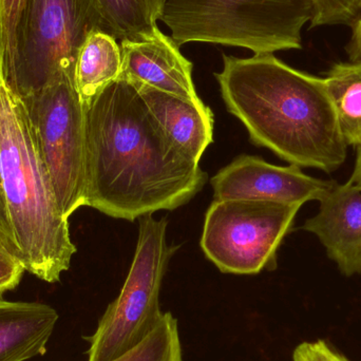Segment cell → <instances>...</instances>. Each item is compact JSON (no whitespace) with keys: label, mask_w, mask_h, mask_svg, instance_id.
<instances>
[{"label":"cell","mask_w":361,"mask_h":361,"mask_svg":"<svg viewBox=\"0 0 361 361\" xmlns=\"http://www.w3.org/2000/svg\"><path fill=\"white\" fill-rule=\"evenodd\" d=\"M85 109V206L135 221L173 210L201 191L207 173L161 130L139 91L118 78Z\"/></svg>","instance_id":"6da1fadb"},{"label":"cell","mask_w":361,"mask_h":361,"mask_svg":"<svg viewBox=\"0 0 361 361\" xmlns=\"http://www.w3.org/2000/svg\"><path fill=\"white\" fill-rule=\"evenodd\" d=\"M229 114L245 126L255 145L290 164L331 173L348 147L324 78L286 65L274 54L224 55L214 74Z\"/></svg>","instance_id":"7a4b0ae2"},{"label":"cell","mask_w":361,"mask_h":361,"mask_svg":"<svg viewBox=\"0 0 361 361\" xmlns=\"http://www.w3.org/2000/svg\"><path fill=\"white\" fill-rule=\"evenodd\" d=\"M0 244L49 283L68 271L76 247L38 152L23 99L0 80Z\"/></svg>","instance_id":"3957f363"},{"label":"cell","mask_w":361,"mask_h":361,"mask_svg":"<svg viewBox=\"0 0 361 361\" xmlns=\"http://www.w3.org/2000/svg\"><path fill=\"white\" fill-rule=\"evenodd\" d=\"M314 0H162L160 20L178 46L189 42L274 54L302 48Z\"/></svg>","instance_id":"277c9868"},{"label":"cell","mask_w":361,"mask_h":361,"mask_svg":"<svg viewBox=\"0 0 361 361\" xmlns=\"http://www.w3.org/2000/svg\"><path fill=\"white\" fill-rule=\"evenodd\" d=\"M95 31L112 35L95 0H25L2 67L6 84L25 99L59 74H74L78 52Z\"/></svg>","instance_id":"5b68a950"},{"label":"cell","mask_w":361,"mask_h":361,"mask_svg":"<svg viewBox=\"0 0 361 361\" xmlns=\"http://www.w3.org/2000/svg\"><path fill=\"white\" fill-rule=\"evenodd\" d=\"M167 220L139 218L135 257L120 295L108 305L90 343L87 361H112L143 341L162 320L160 292L178 246L166 241Z\"/></svg>","instance_id":"8992f818"},{"label":"cell","mask_w":361,"mask_h":361,"mask_svg":"<svg viewBox=\"0 0 361 361\" xmlns=\"http://www.w3.org/2000/svg\"><path fill=\"white\" fill-rule=\"evenodd\" d=\"M300 207L261 200H214L205 214L202 250L222 273L256 275L275 269L278 248Z\"/></svg>","instance_id":"52a82bcc"},{"label":"cell","mask_w":361,"mask_h":361,"mask_svg":"<svg viewBox=\"0 0 361 361\" xmlns=\"http://www.w3.org/2000/svg\"><path fill=\"white\" fill-rule=\"evenodd\" d=\"M61 214L85 206V109L74 74L63 72L23 99Z\"/></svg>","instance_id":"ba28073f"},{"label":"cell","mask_w":361,"mask_h":361,"mask_svg":"<svg viewBox=\"0 0 361 361\" xmlns=\"http://www.w3.org/2000/svg\"><path fill=\"white\" fill-rule=\"evenodd\" d=\"M210 183L214 200H261L302 206L319 201L336 182L310 177L297 165L277 166L244 154L219 171Z\"/></svg>","instance_id":"9c48e42d"},{"label":"cell","mask_w":361,"mask_h":361,"mask_svg":"<svg viewBox=\"0 0 361 361\" xmlns=\"http://www.w3.org/2000/svg\"><path fill=\"white\" fill-rule=\"evenodd\" d=\"M121 78L135 87H148L185 101L200 103L192 80V63L161 30L147 39L121 42Z\"/></svg>","instance_id":"30bf717a"},{"label":"cell","mask_w":361,"mask_h":361,"mask_svg":"<svg viewBox=\"0 0 361 361\" xmlns=\"http://www.w3.org/2000/svg\"><path fill=\"white\" fill-rule=\"evenodd\" d=\"M319 212L302 229L314 233L347 277L361 275V190L335 183L319 200Z\"/></svg>","instance_id":"8fae6325"},{"label":"cell","mask_w":361,"mask_h":361,"mask_svg":"<svg viewBox=\"0 0 361 361\" xmlns=\"http://www.w3.org/2000/svg\"><path fill=\"white\" fill-rule=\"evenodd\" d=\"M135 88L171 143L187 158L200 163L214 141V118L212 109L203 102L192 103L148 87Z\"/></svg>","instance_id":"7c38bea8"},{"label":"cell","mask_w":361,"mask_h":361,"mask_svg":"<svg viewBox=\"0 0 361 361\" xmlns=\"http://www.w3.org/2000/svg\"><path fill=\"white\" fill-rule=\"evenodd\" d=\"M59 313L44 303L0 300V361H27L46 353Z\"/></svg>","instance_id":"4fadbf2b"},{"label":"cell","mask_w":361,"mask_h":361,"mask_svg":"<svg viewBox=\"0 0 361 361\" xmlns=\"http://www.w3.org/2000/svg\"><path fill=\"white\" fill-rule=\"evenodd\" d=\"M122 73L118 39L103 31L91 33L82 44L74 68V86L82 104L89 103Z\"/></svg>","instance_id":"5bb4252c"},{"label":"cell","mask_w":361,"mask_h":361,"mask_svg":"<svg viewBox=\"0 0 361 361\" xmlns=\"http://www.w3.org/2000/svg\"><path fill=\"white\" fill-rule=\"evenodd\" d=\"M324 82L345 143L358 147L361 145V61L336 63Z\"/></svg>","instance_id":"9a60e30c"},{"label":"cell","mask_w":361,"mask_h":361,"mask_svg":"<svg viewBox=\"0 0 361 361\" xmlns=\"http://www.w3.org/2000/svg\"><path fill=\"white\" fill-rule=\"evenodd\" d=\"M116 39H147L159 31L162 0H95Z\"/></svg>","instance_id":"2e32d148"},{"label":"cell","mask_w":361,"mask_h":361,"mask_svg":"<svg viewBox=\"0 0 361 361\" xmlns=\"http://www.w3.org/2000/svg\"><path fill=\"white\" fill-rule=\"evenodd\" d=\"M112 361H184L178 320L173 314L165 313L143 341Z\"/></svg>","instance_id":"e0dca14e"},{"label":"cell","mask_w":361,"mask_h":361,"mask_svg":"<svg viewBox=\"0 0 361 361\" xmlns=\"http://www.w3.org/2000/svg\"><path fill=\"white\" fill-rule=\"evenodd\" d=\"M315 16L312 27L320 25H352L360 12L358 0H314Z\"/></svg>","instance_id":"ac0fdd59"},{"label":"cell","mask_w":361,"mask_h":361,"mask_svg":"<svg viewBox=\"0 0 361 361\" xmlns=\"http://www.w3.org/2000/svg\"><path fill=\"white\" fill-rule=\"evenodd\" d=\"M25 0H0V30L4 63L10 59L14 42L15 30Z\"/></svg>","instance_id":"d6986e66"},{"label":"cell","mask_w":361,"mask_h":361,"mask_svg":"<svg viewBox=\"0 0 361 361\" xmlns=\"http://www.w3.org/2000/svg\"><path fill=\"white\" fill-rule=\"evenodd\" d=\"M293 361H350L335 351L326 341H305L293 353Z\"/></svg>","instance_id":"ffe728a7"},{"label":"cell","mask_w":361,"mask_h":361,"mask_svg":"<svg viewBox=\"0 0 361 361\" xmlns=\"http://www.w3.org/2000/svg\"><path fill=\"white\" fill-rule=\"evenodd\" d=\"M25 271L21 263L0 244V294L14 290Z\"/></svg>","instance_id":"44dd1931"},{"label":"cell","mask_w":361,"mask_h":361,"mask_svg":"<svg viewBox=\"0 0 361 361\" xmlns=\"http://www.w3.org/2000/svg\"><path fill=\"white\" fill-rule=\"evenodd\" d=\"M353 33L347 46V52L352 63L361 61V15L352 23Z\"/></svg>","instance_id":"7402d4cb"},{"label":"cell","mask_w":361,"mask_h":361,"mask_svg":"<svg viewBox=\"0 0 361 361\" xmlns=\"http://www.w3.org/2000/svg\"><path fill=\"white\" fill-rule=\"evenodd\" d=\"M349 180H351L361 190V145L357 147V158H356L355 167H354L351 179Z\"/></svg>","instance_id":"603a6c76"},{"label":"cell","mask_w":361,"mask_h":361,"mask_svg":"<svg viewBox=\"0 0 361 361\" xmlns=\"http://www.w3.org/2000/svg\"><path fill=\"white\" fill-rule=\"evenodd\" d=\"M2 61H4V53H2L1 30H0V80L2 76Z\"/></svg>","instance_id":"cb8c5ba5"},{"label":"cell","mask_w":361,"mask_h":361,"mask_svg":"<svg viewBox=\"0 0 361 361\" xmlns=\"http://www.w3.org/2000/svg\"><path fill=\"white\" fill-rule=\"evenodd\" d=\"M358 4H360V10H361V0H358Z\"/></svg>","instance_id":"d4e9b609"}]
</instances>
